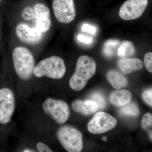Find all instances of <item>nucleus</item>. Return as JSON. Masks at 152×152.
Wrapping results in <instances>:
<instances>
[{"label":"nucleus","instance_id":"obj_4","mask_svg":"<svg viewBox=\"0 0 152 152\" xmlns=\"http://www.w3.org/2000/svg\"><path fill=\"white\" fill-rule=\"evenodd\" d=\"M57 137L62 146L69 152H80L83 148L82 133L72 126L61 127L57 132Z\"/></svg>","mask_w":152,"mask_h":152},{"label":"nucleus","instance_id":"obj_17","mask_svg":"<svg viewBox=\"0 0 152 152\" xmlns=\"http://www.w3.org/2000/svg\"><path fill=\"white\" fill-rule=\"evenodd\" d=\"M120 113L124 115L137 116L140 113V109L135 103H129L120 109Z\"/></svg>","mask_w":152,"mask_h":152},{"label":"nucleus","instance_id":"obj_20","mask_svg":"<svg viewBox=\"0 0 152 152\" xmlns=\"http://www.w3.org/2000/svg\"><path fill=\"white\" fill-rule=\"evenodd\" d=\"M152 115L150 113H146L144 115L141 122V126L144 130L148 133L151 141L152 140Z\"/></svg>","mask_w":152,"mask_h":152},{"label":"nucleus","instance_id":"obj_14","mask_svg":"<svg viewBox=\"0 0 152 152\" xmlns=\"http://www.w3.org/2000/svg\"><path fill=\"white\" fill-rule=\"evenodd\" d=\"M107 78L112 86L117 89L127 86V79L118 71L115 70L109 71L107 74Z\"/></svg>","mask_w":152,"mask_h":152},{"label":"nucleus","instance_id":"obj_23","mask_svg":"<svg viewBox=\"0 0 152 152\" xmlns=\"http://www.w3.org/2000/svg\"><path fill=\"white\" fill-rule=\"evenodd\" d=\"M144 64L148 72H152V53L148 52L144 56Z\"/></svg>","mask_w":152,"mask_h":152},{"label":"nucleus","instance_id":"obj_25","mask_svg":"<svg viewBox=\"0 0 152 152\" xmlns=\"http://www.w3.org/2000/svg\"><path fill=\"white\" fill-rule=\"evenodd\" d=\"M36 147H37V149L38 151L39 152H53L47 145L44 144L43 143L41 142H38L37 144Z\"/></svg>","mask_w":152,"mask_h":152},{"label":"nucleus","instance_id":"obj_29","mask_svg":"<svg viewBox=\"0 0 152 152\" xmlns=\"http://www.w3.org/2000/svg\"><path fill=\"white\" fill-rule=\"evenodd\" d=\"M102 140L103 141L107 142V137H105V136H103V137H102Z\"/></svg>","mask_w":152,"mask_h":152},{"label":"nucleus","instance_id":"obj_7","mask_svg":"<svg viewBox=\"0 0 152 152\" xmlns=\"http://www.w3.org/2000/svg\"><path fill=\"white\" fill-rule=\"evenodd\" d=\"M117 124L115 117L104 112H100L96 114L90 121L88 129L93 134H102L113 129Z\"/></svg>","mask_w":152,"mask_h":152},{"label":"nucleus","instance_id":"obj_16","mask_svg":"<svg viewBox=\"0 0 152 152\" xmlns=\"http://www.w3.org/2000/svg\"><path fill=\"white\" fill-rule=\"evenodd\" d=\"M121 42L117 39H110L104 44L103 53L108 58H112L118 53V50Z\"/></svg>","mask_w":152,"mask_h":152},{"label":"nucleus","instance_id":"obj_28","mask_svg":"<svg viewBox=\"0 0 152 152\" xmlns=\"http://www.w3.org/2000/svg\"><path fill=\"white\" fill-rule=\"evenodd\" d=\"M23 152H34V151H32L31 150L29 149H25L24 150H23Z\"/></svg>","mask_w":152,"mask_h":152},{"label":"nucleus","instance_id":"obj_2","mask_svg":"<svg viewBox=\"0 0 152 152\" xmlns=\"http://www.w3.org/2000/svg\"><path fill=\"white\" fill-rule=\"evenodd\" d=\"M12 59L14 69L19 77L24 80H29L35 66L31 52L25 47H16L13 51Z\"/></svg>","mask_w":152,"mask_h":152},{"label":"nucleus","instance_id":"obj_9","mask_svg":"<svg viewBox=\"0 0 152 152\" xmlns=\"http://www.w3.org/2000/svg\"><path fill=\"white\" fill-rule=\"evenodd\" d=\"M148 4V0H127L120 8V18L124 20L138 18L144 13Z\"/></svg>","mask_w":152,"mask_h":152},{"label":"nucleus","instance_id":"obj_5","mask_svg":"<svg viewBox=\"0 0 152 152\" xmlns=\"http://www.w3.org/2000/svg\"><path fill=\"white\" fill-rule=\"evenodd\" d=\"M42 109L47 115L60 124L65 123L70 115L69 108L66 102L53 98H48L44 101Z\"/></svg>","mask_w":152,"mask_h":152},{"label":"nucleus","instance_id":"obj_15","mask_svg":"<svg viewBox=\"0 0 152 152\" xmlns=\"http://www.w3.org/2000/svg\"><path fill=\"white\" fill-rule=\"evenodd\" d=\"M135 53L134 44L131 41L125 40L121 43L118 48L117 55L121 58H129L134 56Z\"/></svg>","mask_w":152,"mask_h":152},{"label":"nucleus","instance_id":"obj_1","mask_svg":"<svg viewBox=\"0 0 152 152\" xmlns=\"http://www.w3.org/2000/svg\"><path fill=\"white\" fill-rule=\"evenodd\" d=\"M96 62L91 57L86 55L79 57L75 71L69 82L71 88L77 91L83 89L96 73Z\"/></svg>","mask_w":152,"mask_h":152},{"label":"nucleus","instance_id":"obj_11","mask_svg":"<svg viewBox=\"0 0 152 152\" xmlns=\"http://www.w3.org/2000/svg\"><path fill=\"white\" fill-rule=\"evenodd\" d=\"M73 110L84 115H89L95 113L99 109V105L92 100L82 101L76 100L72 104Z\"/></svg>","mask_w":152,"mask_h":152},{"label":"nucleus","instance_id":"obj_26","mask_svg":"<svg viewBox=\"0 0 152 152\" xmlns=\"http://www.w3.org/2000/svg\"><path fill=\"white\" fill-rule=\"evenodd\" d=\"M83 31L92 34H94L96 31V29L91 25L84 24L83 26Z\"/></svg>","mask_w":152,"mask_h":152},{"label":"nucleus","instance_id":"obj_19","mask_svg":"<svg viewBox=\"0 0 152 152\" xmlns=\"http://www.w3.org/2000/svg\"><path fill=\"white\" fill-rule=\"evenodd\" d=\"M35 13V18L39 17H50V12L47 6L42 3L36 4L33 8Z\"/></svg>","mask_w":152,"mask_h":152},{"label":"nucleus","instance_id":"obj_18","mask_svg":"<svg viewBox=\"0 0 152 152\" xmlns=\"http://www.w3.org/2000/svg\"><path fill=\"white\" fill-rule=\"evenodd\" d=\"M36 28L41 32L48 31L51 26V20L49 17H39L36 18Z\"/></svg>","mask_w":152,"mask_h":152},{"label":"nucleus","instance_id":"obj_30","mask_svg":"<svg viewBox=\"0 0 152 152\" xmlns=\"http://www.w3.org/2000/svg\"><path fill=\"white\" fill-rule=\"evenodd\" d=\"M0 1H1V0H0Z\"/></svg>","mask_w":152,"mask_h":152},{"label":"nucleus","instance_id":"obj_10","mask_svg":"<svg viewBox=\"0 0 152 152\" xmlns=\"http://www.w3.org/2000/svg\"><path fill=\"white\" fill-rule=\"evenodd\" d=\"M17 37L23 42L28 45L39 43L43 37V34L36 27H31L25 23H20L16 28Z\"/></svg>","mask_w":152,"mask_h":152},{"label":"nucleus","instance_id":"obj_6","mask_svg":"<svg viewBox=\"0 0 152 152\" xmlns=\"http://www.w3.org/2000/svg\"><path fill=\"white\" fill-rule=\"evenodd\" d=\"M52 8L55 18L60 23H69L75 18L76 10L74 0H53Z\"/></svg>","mask_w":152,"mask_h":152},{"label":"nucleus","instance_id":"obj_27","mask_svg":"<svg viewBox=\"0 0 152 152\" xmlns=\"http://www.w3.org/2000/svg\"><path fill=\"white\" fill-rule=\"evenodd\" d=\"M78 39L80 42L87 44H89L92 41V39L91 38L88 37L81 34L79 35L78 36Z\"/></svg>","mask_w":152,"mask_h":152},{"label":"nucleus","instance_id":"obj_13","mask_svg":"<svg viewBox=\"0 0 152 152\" xmlns=\"http://www.w3.org/2000/svg\"><path fill=\"white\" fill-rule=\"evenodd\" d=\"M132 95L129 91L121 90L113 92L110 95V100L114 106L122 107L130 102Z\"/></svg>","mask_w":152,"mask_h":152},{"label":"nucleus","instance_id":"obj_8","mask_svg":"<svg viewBox=\"0 0 152 152\" xmlns=\"http://www.w3.org/2000/svg\"><path fill=\"white\" fill-rule=\"evenodd\" d=\"M15 106V95L8 88L0 89V124L10 122L13 115Z\"/></svg>","mask_w":152,"mask_h":152},{"label":"nucleus","instance_id":"obj_12","mask_svg":"<svg viewBox=\"0 0 152 152\" xmlns=\"http://www.w3.org/2000/svg\"><path fill=\"white\" fill-rule=\"evenodd\" d=\"M118 65L120 70L126 74L140 70L144 66L141 60L136 58H121L118 61Z\"/></svg>","mask_w":152,"mask_h":152},{"label":"nucleus","instance_id":"obj_22","mask_svg":"<svg viewBox=\"0 0 152 152\" xmlns=\"http://www.w3.org/2000/svg\"><path fill=\"white\" fill-rule=\"evenodd\" d=\"M23 18L26 20H31L35 18L34 9L30 7H27L23 10L22 12Z\"/></svg>","mask_w":152,"mask_h":152},{"label":"nucleus","instance_id":"obj_3","mask_svg":"<svg viewBox=\"0 0 152 152\" xmlns=\"http://www.w3.org/2000/svg\"><path fill=\"white\" fill-rule=\"evenodd\" d=\"M66 67L64 60L53 56L40 61L35 66L33 74L37 77H47L53 79H61L65 75Z\"/></svg>","mask_w":152,"mask_h":152},{"label":"nucleus","instance_id":"obj_21","mask_svg":"<svg viewBox=\"0 0 152 152\" xmlns=\"http://www.w3.org/2000/svg\"><path fill=\"white\" fill-rule=\"evenodd\" d=\"M90 99L94 101L99 105L100 109H103L105 107L106 102L103 95L100 93L95 92L92 94L90 96Z\"/></svg>","mask_w":152,"mask_h":152},{"label":"nucleus","instance_id":"obj_24","mask_svg":"<svg viewBox=\"0 0 152 152\" xmlns=\"http://www.w3.org/2000/svg\"><path fill=\"white\" fill-rule=\"evenodd\" d=\"M143 99L144 102L148 105L152 106V88L146 90L143 93L142 95Z\"/></svg>","mask_w":152,"mask_h":152}]
</instances>
